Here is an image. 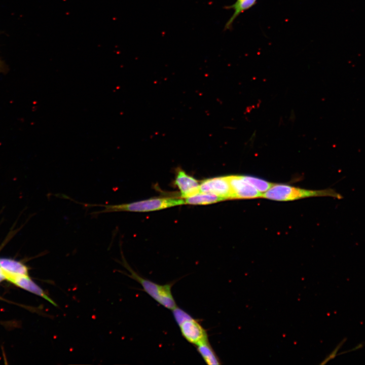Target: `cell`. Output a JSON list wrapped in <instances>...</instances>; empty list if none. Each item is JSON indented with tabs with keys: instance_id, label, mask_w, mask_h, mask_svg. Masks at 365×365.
<instances>
[{
	"instance_id": "obj_7",
	"label": "cell",
	"mask_w": 365,
	"mask_h": 365,
	"mask_svg": "<svg viewBox=\"0 0 365 365\" xmlns=\"http://www.w3.org/2000/svg\"><path fill=\"white\" fill-rule=\"evenodd\" d=\"M175 185L178 188L181 197L186 198L200 192L199 181L178 168L175 176Z\"/></svg>"
},
{
	"instance_id": "obj_12",
	"label": "cell",
	"mask_w": 365,
	"mask_h": 365,
	"mask_svg": "<svg viewBox=\"0 0 365 365\" xmlns=\"http://www.w3.org/2000/svg\"><path fill=\"white\" fill-rule=\"evenodd\" d=\"M197 349L207 364L216 365L221 363L208 341L197 346Z\"/></svg>"
},
{
	"instance_id": "obj_9",
	"label": "cell",
	"mask_w": 365,
	"mask_h": 365,
	"mask_svg": "<svg viewBox=\"0 0 365 365\" xmlns=\"http://www.w3.org/2000/svg\"><path fill=\"white\" fill-rule=\"evenodd\" d=\"M1 272L5 279L13 276H28V268L23 264L10 259H1Z\"/></svg>"
},
{
	"instance_id": "obj_10",
	"label": "cell",
	"mask_w": 365,
	"mask_h": 365,
	"mask_svg": "<svg viewBox=\"0 0 365 365\" xmlns=\"http://www.w3.org/2000/svg\"><path fill=\"white\" fill-rule=\"evenodd\" d=\"M258 0H236L231 5L227 6L224 9L234 10L233 15L226 23L224 27V30H231L233 24L235 19L242 13L250 9L257 3Z\"/></svg>"
},
{
	"instance_id": "obj_17",
	"label": "cell",
	"mask_w": 365,
	"mask_h": 365,
	"mask_svg": "<svg viewBox=\"0 0 365 365\" xmlns=\"http://www.w3.org/2000/svg\"><path fill=\"white\" fill-rule=\"evenodd\" d=\"M5 69L4 66L2 63V62L0 60V72L4 71Z\"/></svg>"
},
{
	"instance_id": "obj_19",
	"label": "cell",
	"mask_w": 365,
	"mask_h": 365,
	"mask_svg": "<svg viewBox=\"0 0 365 365\" xmlns=\"http://www.w3.org/2000/svg\"><path fill=\"white\" fill-rule=\"evenodd\" d=\"M0 272H1V267H0Z\"/></svg>"
},
{
	"instance_id": "obj_8",
	"label": "cell",
	"mask_w": 365,
	"mask_h": 365,
	"mask_svg": "<svg viewBox=\"0 0 365 365\" xmlns=\"http://www.w3.org/2000/svg\"><path fill=\"white\" fill-rule=\"evenodd\" d=\"M6 279L16 285L45 299L54 306H57L43 289L34 282L28 276L9 277Z\"/></svg>"
},
{
	"instance_id": "obj_14",
	"label": "cell",
	"mask_w": 365,
	"mask_h": 365,
	"mask_svg": "<svg viewBox=\"0 0 365 365\" xmlns=\"http://www.w3.org/2000/svg\"><path fill=\"white\" fill-rule=\"evenodd\" d=\"M172 310L174 319L178 325L186 319L192 317L186 311L179 308H178L177 306Z\"/></svg>"
},
{
	"instance_id": "obj_18",
	"label": "cell",
	"mask_w": 365,
	"mask_h": 365,
	"mask_svg": "<svg viewBox=\"0 0 365 365\" xmlns=\"http://www.w3.org/2000/svg\"><path fill=\"white\" fill-rule=\"evenodd\" d=\"M5 279L4 275L2 273V272H0V282L2 281L3 280Z\"/></svg>"
},
{
	"instance_id": "obj_6",
	"label": "cell",
	"mask_w": 365,
	"mask_h": 365,
	"mask_svg": "<svg viewBox=\"0 0 365 365\" xmlns=\"http://www.w3.org/2000/svg\"><path fill=\"white\" fill-rule=\"evenodd\" d=\"M227 176L234 199L262 198L263 193L244 180L241 175H231Z\"/></svg>"
},
{
	"instance_id": "obj_5",
	"label": "cell",
	"mask_w": 365,
	"mask_h": 365,
	"mask_svg": "<svg viewBox=\"0 0 365 365\" xmlns=\"http://www.w3.org/2000/svg\"><path fill=\"white\" fill-rule=\"evenodd\" d=\"M178 325L182 336L190 343L197 346L208 341L206 331L192 317Z\"/></svg>"
},
{
	"instance_id": "obj_1",
	"label": "cell",
	"mask_w": 365,
	"mask_h": 365,
	"mask_svg": "<svg viewBox=\"0 0 365 365\" xmlns=\"http://www.w3.org/2000/svg\"><path fill=\"white\" fill-rule=\"evenodd\" d=\"M185 204V200L175 198H155L128 203L120 204H86L89 206H101L103 209L93 213L99 214L103 213H110L120 211L148 212L167 208Z\"/></svg>"
},
{
	"instance_id": "obj_13",
	"label": "cell",
	"mask_w": 365,
	"mask_h": 365,
	"mask_svg": "<svg viewBox=\"0 0 365 365\" xmlns=\"http://www.w3.org/2000/svg\"><path fill=\"white\" fill-rule=\"evenodd\" d=\"M242 178L262 193H264L272 187L275 183H272L256 177L241 175Z\"/></svg>"
},
{
	"instance_id": "obj_15",
	"label": "cell",
	"mask_w": 365,
	"mask_h": 365,
	"mask_svg": "<svg viewBox=\"0 0 365 365\" xmlns=\"http://www.w3.org/2000/svg\"><path fill=\"white\" fill-rule=\"evenodd\" d=\"M347 338H344L341 342L337 345L334 350L329 354L327 357L321 363L322 364L327 363L330 360L334 359L338 354V351L343 346V345L346 342Z\"/></svg>"
},
{
	"instance_id": "obj_2",
	"label": "cell",
	"mask_w": 365,
	"mask_h": 365,
	"mask_svg": "<svg viewBox=\"0 0 365 365\" xmlns=\"http://www.w3.org/2000/svg\"><path fill=\"white\" fill-rule=\"evenodd\" d=\"M310 197H331L341 199L343 196L335 190H309L284 184L275 185L262 194V198L275 201H290Z\"/></svg>"
},
{
	"instance_id": "obj_11",
	"label": "cell",
	"mask_w": 365,
	"mask_h": 365,
	"mask_svg": "<svg viewBox=\"0 0 365 365\" xmlns=\"http://www.w3.org/2000/svg\"><path fill=\"white\" fill-rule=\"evenodd\" d=\"M224 199L214 194L199 192L185 198V204L191 205H204L216 203Z\"/></svg>"
},
{
	"instance_id": "obj_4",
	"label": "cell",
	"mask_w": 365,
	"mask_h": 365,
	"mask_svg": "<svg viewBox=\"0 0 365 365\" xmlns=\"http://www.w3.org/2000/svg\"><path fill=\"white\" fill-rule=\"evenodd\" d=\"M200 192L214 194L224 200L234 199L227 176L203 180L200 184Z\"/></svg>"
},
{
	"instance_id": "obj_16",
	"label": "cell",
	"mask_w": 365,
	"mask_h": 365,
	"mask_svg": "<svg viewBox=\"0 0 365 365\" xmlns=\"http://www.w3.org/2000/svg\"><path fill=\"white\" fill-rule=\"evenodd\" d=\"M364 345V342L360 343L357 344V345H356L355 346H354L353 348L350 349V350L342 352L341 353H339L338 355L357 350L362 348Z\"/></svg>"
},
{
	"instance_id": "obj_3",
	"label": "cell",
	"mask_w": 365,
	"mask_h": 365,
	"mask_svg": "<svg viewBox=\"0 0 365 365\" xmlns=\"http://www.w3.org/2000/svg\"><path fill=\"white\" fill-rule=\"evenodd\" d=\"M122 260V265L129 271L130 274L121 271V273L138 282L146 293L166 308L172 310L177 307L171 293L173 283L161 285L144 278L129 266L123 256Z\"/></svg>"
}]
</instances>
